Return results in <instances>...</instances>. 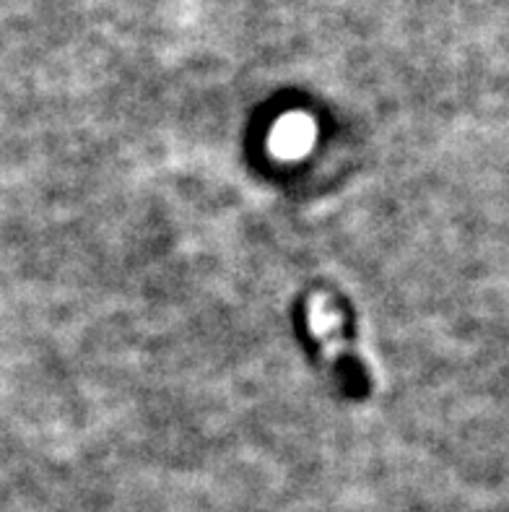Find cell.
<instances>
[{"mask_svg": "<svg viewBox=\"0 0 509 512\" xmlns=\"http://www.w3.org/2000/svg\"><path fill=\"white\" fill-rule=\"evenodd\" d=\"M304 315H307V325H310L312 338L320 346L330 377L351 396L364 393L369 385L367 367L361 364L354 341L348 338V320L336 299L325 292L312 294L307 299Z\"/></svg>", "mask_w": 509, "mask_h": 512, "instance_id": "obj_1", "label": "cell"}]
</instances>
